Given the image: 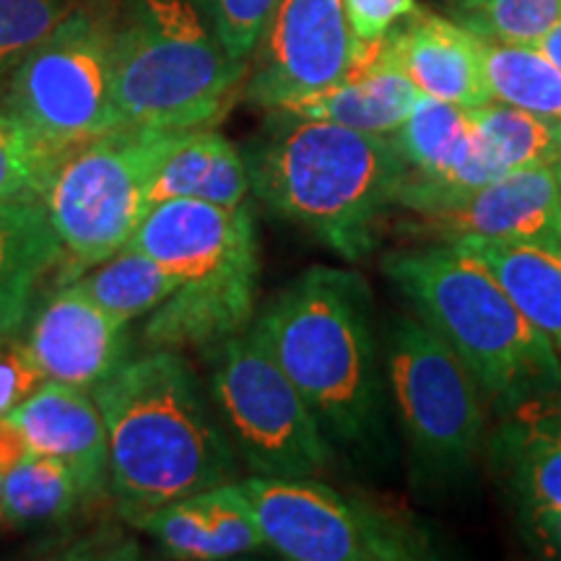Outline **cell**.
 <instances>
[{"instance_id": "cell-28", "label": "cell", "mask_w": 561, "mask_h": 561, "mask_svg": "<svg viewBox=\"0 0 561 561\" xmlns=\"http://www.w3.org/2000/svg\"><path fill=\"white\" fill-rule=\"evenodd\" d=\"M455 21L481 39L538 45L561 21V0H479Z\"/></svg>"}, {"instance_id": "cell-11", "label": "cell", "mask_w": 561, "mask_h": 561, "mask_svg": "<svg viewBox=\"0 0 561 561\" xmlns=\"http://www.w3.org/2000/svg\"><path fill=\"white\" fill-rule=\"evenodd\" d=\"M240 486L265 546L291 561H421L434 546L416 523L310 479L248 476Z\"/></svg>"}, {"instance_id": "cell-16", "label": "cell", "mask_w": 561, "mask_h": 561, "mask_svg": "<svg viewBox=\"0 0 561 561\" xmlns=\"http://www.w3.org/2000/svg\"><path fill=\"white\" fill-rule=\"evenodd\" d=\"M385 47L424 96L466 110L491 102L481 37L458 21L416 11L385 37Z\"/></svg>"}, {"instance_id": "cell-21", "label": "cell", "mask_w": 561, "mask_h": 561, "mask_svg": "<svg viewBox=\"0 0 561 561\" xmlns=\"http://www.w3.org/2000/svg\"><path fill=\"white\" fill-rule=\"evenodd\" d=\"M60 265L42 203H0V343L30 318L39 280Z\"/></svg>"}, {"instance_id": "cell-19", "label": "cell", "mask_w": 561, "mask_h": 561, "mask_svg": "<svg viewBox=\"0 0 561 561\" xmlns=\"http://www.w3.org/2000/svg\"><path fill=\"white\" fill-rule=\"evenodd\" d=\"M421 96L424 94L392 60L382 39L331 89L301 96L278 110L297 117H310V121L343 125V128L392 136Z\"/></svg>"}, {"instance_id": "cell-25", "label": "cell", "mask_w": 561, "mask_h": 561, "mask_svg": "<svg viewBox=\"0 0 561 561\" xmlns=\"http://www.w3.org/2000/svg\"><path fill=\"white\" fill-rule=\"evenodd\" d=\"M476 136L500 167L502 174L561 161V121L533 115L502 102H486L468 110Z\"/></svg>"}, {"instance_id": "cell-5", "label": "cell", "mask_w": 561, "mask_h": 561, "mask_svg": "<svg viewBox=\"0 0 561 561\" xmlns=\"http://www.w3.org/2000/svg\"><path fill=\"white\" fill-rule=\"evenodd\" d=\"M125 248L151 255L178 280V291L146 318V348L206 351L250 328L261 289V244L250 203H157Z\"/></svg>"}, {"instance_id": "cell-29", "label": "cell", "mask_w": 561, "mask_h": 561, "mask_svg": "<svg viewBox=\"0 0 561 561\" xmlns=\"http://www.w3.org/2000/svg\"><path fill=\"white\" fill-rule=\"evenodd\" d=\"M83 0H0V91L42 39H47Z\"/></svg>"}, {"instance_id": "cell-31", "label": "cell", "mask_w": 561, "mask_h": 561, "mask_svg": "<svg viewBox=\"0 0 561 561\" xmlns=\"http://www.w3.org/2000/svg\"><path fill=\"white\" fill-rule=\"evenodd\" d=\"M47 382L30 346L16 335L0 343V416H9Z\"/></svg>"}, {"instance_id": "cell-4", "label": "cell", "mask_w": 561, "mask_h": 561, "mask_svg": "<svg viewBox=\"0 0 561 561\" xmlns=\"http://www.w3.org/2000/svg\"><path fill=\"white\" fill-rule=\"evenodd\" d=\"M382 273L471 369L496 413L561 390V362L510 291L455 244L390 252Z\"/></svg>"}, {"instance_id": "cell-1", "label": "cell", "mask_w": 561, "mask_h": 561, "mask_svg": "<svg viewBox=\"0 0 561 561\" xmlns=\"http://www.w3.org/2000/svg\"><path fill=\"white\" fill-rule=\"evenodd\" d=\"M250 333L305 398L335 455L388 458V377L359 273L312 265L252 318Z\"/></svg>"}, {"instance_id": "cell-17", "label": "cell", "mask_w": 561, "mask_h": 561, "mask_svg": "<svg viewBox=\"0 0 561 561\" xmlns=\"http://www.w3.org/2000/svg\"><path fill=\"white\" fill-rule=\"evenodd\" d=\"M174 559L216 561L265 549L255 510L240 481L198 491L138 523Z\"/></svg>"}, {"instance_id": "cell-7", "label": "cell", "mask_w": 561, "mask_h": 561, "mask_svg": "<svg viewBox=\"0 0 561 561\" xmlns=\"http://www.w3.org/2000/svg\"><path fill=\"white\" fill-rule=\"evenodd\" d=\"M182 133L121 125L62 153L42 208L60 244L66 284L128 244L149 214L153 174Z\"/></svg>"}, {"instance_id": "cell-27", "label": "cell", "mask_w": 561, "mask_h": 561, "mask_svg": "<svg viewBox=\"0 0 561 561\" xmlns=\"http://www.w3.org/2000/svg\"><path fill=\"white\" fill-rule=\"evenodd\" d=\"M66 151L0 104V203H42Z\"/></svg>"}, {"instance_id": "cell-10", "label": "cell", "mask_w": 561, "mask_h": 561, "mask_svg": "<svg viewBox=\"0 0 561 561\" xmlns=\"http://www.w3.org/2000/svg\"><path fill=\"white\" fill-rule=\"evenodd\" d=\"M117 0H83L13 70L0 104L60 149L121 128L112 102Z\"/></svg>"}, {"instance_id": "cell-20", "label": "cell", "mask_w": 561, "mask_h": 561, "mask_svg": "<svg viewBox=\"0 0 561 561\" xmlns=\"http://www.w3.org/2000/svg\"><path fill=\"white\" fill-rule=\"evenodd\" d=\"M250 172L244 153L214 125L180 136L153 174L149 208L172 198H198L224 208L250 203Z\"/></svg>"}, {"instance_id": "cell-2", "label": "cell", "mask_w": 561, "mask_h": 561, "mask_svg": "<svg viewBox=\"0 0 561 561\" xmlns=\"http://www.w3.org/2000/svg\"><path fill=\"white\" fill-rule=\"evenodd\" d=\"M91 396L107 426L110 491L128 523L237 481L240 455L182 351L146 348Z\"/></svg>"}, {"instance_id": "cell-6", "label": "cell", "mask_w": 561, "mask_h": 561, "mask_svg": "<svg viewBox=\"0 0 561 561\" xmlns=\"http://www.w3.org/2000/svg\"><path fill=\"white\" fill-rule=\"evenodd\" d=\"M231 58L191 0H117L112 102L117 125L187 130L216 125L242 91Z\"/></svg>"}, {"instance_id": "cell-14", "label": "cell", "mask_w": 561, "mask_h": 561, "mask_svg": "<svg viewBox=\"0 0 561 561\" xmlns=\"http://www.w3.org/2000/svg\"><path fill=\"white\" fill-rule=\"evenodd\" d=\"M24 343L47 380L94 390L133 356L130 322L104 312L73 284L30 312Z\"/></svg>"}, {"instance_id": "cell-35", "label": "cell", "mask_w": 561, "mask_h": 561, "mask_svg": "<svg viewBox=\"0 0 561 561\" xmlns=\"http://www.w3.org/2000/svg\"><path fill=\"white\" fill-rule=\"evenodd\" d=\"M536 47H538V50H543L546 55H549L553 66L561 70V21H559L557 26H553L549 34H546L541 42H538Z\"/></svg>"}, {"instance_id": "cell-24", "label": "cell", "mask_w": 561, "mask_h": 561, "mask_svg": "<svg viewBox=\"0 0 561 561\" xmlns=\"http://www.w3.org/2000/svg\"><path fill=\"white\" fill-rule=\"evenodd\" d=\"M481 66L491 100L561 121V70L536 45L481 39Z\"/></svg>"}, {"instance_id": "cell-9", "label": "cell", "mask_w": 561, "mask_h": 561, "mask_svg": "<svg viewBox=\"0 0 561 561\" xmlns=\"http://www.w3.org/2000/svg\"><path fill=\"white\" fill-rule=\"evenodd\" d=\"M208 396L252 476L318 479L335 450L271 351L248 331L201 351Z\"/></svg>"}, {"instance_id": "cell-30", "label": "cell", "mask_w": 561, "mask_h": 561, "mask_svg": "<svg viewBox=\"0 0 561 561\" xmlns=\"http://www.w3.org/2000/svg\"><path fill=\"white\" fill-rule=\"evenodd\" d=\"M231 58L250 60L278 0H191Z\"/></svg>"}, {"instance_id": "cell-13", "label": "cell", "mask_w": 561, "mask_h": 561, "mask_svg": "<svg viewBox=\"0 0 561 561\" xmlns=\"http://www.w3.org/2000/svg\"><path fill=\"white\" fill-rule=\"evenodd\" d=\"M430 244H546L561 250V185L553 167L507 172L403 227Z\"/></svg>"}, {"instance_id": "cell-12", "label": "cell", "mask_w": 561, "mask_h": 561, "mask_svg": "<svg viewBox=\"0 0 561 561\" xmlns=\"http://www.w3.org/2000/svg\"><path fill=\"white\" fill-rule=\"evenodd\" d=\"M369 50L351 32L343 0H278L250 55L240 94L257 107L278 110L331 89Z\"/></svg>"}, {"instance_id": "cell-15", "label": "cell", "mask_w": 561, "mask_h": 561, "mask_svg": "<svg viewBox=\"0 0 561 561\" xmlns=\"http://www.w3.org/2000/svg\"><path fill=\"white\" fill-rule=\"evenodd\" d=\"M34 453L60 460L73 473L83 500L110 489V439L91 390L47 380L9 413Z\"/></svg>"}, {"instance_id": "cell-18", "label": "cell", "mask_w": 561, "mask_h": 561, "mask_svg": "<svg viewBox=\"0 0 561 561\" xmlns=\"http://www.w3.org/2000/svg\"><path fill=\"white\" fill-rule=\"evenodd\" d=\"M500 419L489 458L515 507H561V390L528 398Z\"/></svg>"}, {"instance_id": "cell-34", "label": "cell", "mask_w": 561, "mask_h": 561, "mask_svg": "<svg viewBox=\"0 0 561 561\" xmlns=\"http://www.w3.org/2000/svg\"><path fill=\"white\" fill-rule=\"evenodd\" d=\"M32 453L30 439L9 416H0V473H9L16 462Z\"/></svg>"}, {"instance_id": "cell-32", "label": "cell", "mask_w": 561, "mask_h": 561, "mask_svg": "<svg viewBox=\"0 0 561 561\" xmlns=\"http://www.w3.org/2000/svg\"><path fill=\"white\" fill-rule=\"evenodd\" d=\"M348 26L362 50L380 45L403 19L419 11L416 0H343Z\"/></svg>"}, {"instance_id": "cell-26", "label": "cell", "mask_w": 561, "mask_h": 561, "mask_svg": "<svg viewBox=\"0 0 561 561\" xmlns=\"http://www.w3.org/2000/svg\"><path fill=\"white\" fill-rule=\"evenodd\" d=\"M83 500L73 473L45 453H30L3 479V523L47 528L70 517Z\"/></svg>"}, {"instance_id": "cell-23", "label": "cell", "mask_w": 561, "mask_h": 561, "mask_svg": "<svg viewBox=\"0 0 561 561\" xmlns=\"http://www.w3.org/2000/svg\"><path fill=\"white\" fill-rule=\"evenodd\" d=\"M70 284L117 320L149 318L178 291V280L146 252L123 248L107 261L83 271Z\"/></svg>"}, {"instance_id": "cell-36", "label": "cell", "mask_w": 561, "mask_h": 561, "mask_svg": "<svg viewBox=\"0 0 561 561\" xmlns=\"http://www.w3.org/2000/svg\"><path fill=\"white\" fill-rule=\"evenodd\" d=\"M3 479L5 473H0V523H3Z\"/></svg>"}, {"instance_id": "cell-22", "label": "cell", "mask_w": 561, "mask_h": 561, "mask_svg": "<svg viewBox=\"0 0 561 561\" xmlns=\"http://www.w3.org/2000/svg\"><path fill=\"white\" fill-rule=\"evenodd\" d=\"M455 248L466 250L500 278L561 362V250L500 242H466Z\"/></svg>"}, {"instance_id": "cell-33", "label": "cell", "mask_w": 561, "mask_h": 561, "mask_svg": "<svg viewBox=\"0 0 561 561\" xmlns=\"http://www.w3.org/2000/svg\"><path fill=\"white\" fill-rule=\"evenodd\" d=\"M517 530L533 551L546 559H561V507H515Z\"/></svg>"}, {"instance_id": "cell-3", "label": "cell", "mask_w": 561, "mask_h": 561, "mask_svg": "<svg viewBox=\"0 0 561 561\" xmlns=\"http://www.w3.org/2000/svg\"><path fill=\"white\" fill-rule=\"evenodd\" d=\"M268 112L271 125L244 151L252 195L343 261H364L405 178L392 136Z\"/></svg>"}, {"instance_id": "cell-38", "label": "cell", "mask_w": 561, "mask_h": 561, "mask_svg": "<svg viewBox=\"0 0 561 561\" xmlns=\"http://www.w3.org/2000/svg\"><path fill=\"white\" fill-rule=\"evenodd\" d=\"M553 172H557V180H559V185H561V161L557 167H553Z\"/></svg>"}, {"instance_id": "cell-8", "label": "cell", "mask_w": 561, "mask_h": 561, "mask_svg": "<svg viewBox=\"0 0 561 561\" xmlns=\"http://www.w3.org/2000/svg\"><path fill=\"white\" fill-rule=\"evenodd\" d=\"M385 377L413 471L437 489L460 486L483 447V396L471 369L421 318L385 328Z\"/></svg>"}, {"instance_id": "cell-37", "label": "cell", "mask_w": 561, "mask_h": 561, "mask_svg": "<svg viewBox=\"0 0 561 561\" xmlns=\"http://www.w3.org/2000/svg\"><path fill=\"white\" fill-rule=\"evenodd\" d=\"M473 3H479V0H460V9H468V5H473Z\"/></svg>"}]
</instances>
